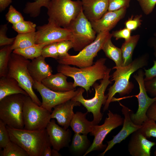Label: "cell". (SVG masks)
Listing matches in <instances>:
<instances>
[{
  "label": "cell",
  "instance_id": "1",
  "mask_svg": "<svg viewBox=\"0 0 156 156\" xmlns=\"http://www.w3.org/2000/svg\"><path fill=\"white\" fill-rule=\"evenodd\" d=\"M148 55L144 54L138 57L127 66H114L115 71L112 75L111 81H114L113 85L108 89V97L103 110H107L114 96L117 93L120 96L129 94L134 88V85L130 81L131 75L135 71L148 65Z\"/></svg>",
  "mask_w": 156,
  "mask_h": 156
},
{
  "label": "cell",
  "instance_id": "2",
  "mask_svg": "<svg viewBox=\"0 0 156 156\" xmlns=\"http://www.w3.org/2000/svg\"><path fill=\"white\" fill-rule=\"evenodd\" d=\"M106 60L105 58H101L97 60L92 66L83 68L59 64L57 66V70L58 72L73 79L75 88L79 86L88 92L96 81L101 80L105 76L108 68L105 64Z\"/></svg>",
  "mask_w": 156,
  "mask_h": 156
},
{
  "label": "cell",
  "instance_id": "3",
  "mask_svg": "<svg viewBox=\"0 0 156 156\" xmlns=\"http://www.w3.org/2000/svg\"><path fill=\"white\" fill-rule=\"evenodd\" d=\"M6 127L11 141L24 149L29 156H42L45 148L51 145L46 129L29 130Z\"/></svg>",
  "mask_w": 156,
  "mask_h": 156
},
{
  "label": "cell",
  "instance_id": "4",
  "mask_svg": "<svg viewBox=\"0 0 156 156\" xmlns=\"http://www.w3.org/2000/svg\"><path fill=\"white\" fill-rule=\"evenodd\" d=\"M30 61L19 54L11 53L6 77L15 79L21 87L27 93L34 102L39 106L41 102L34 91V81L28 69Z\"/></svg>",
  "mask_w": 156,
  "mask_h": 156
},
{
  "label": "cell",
  "instance_id": "5",
  "mask_svg": "<svg viewBox=\"0 0 156 156\" xmlns=\"http://www.w3.org/2000/svg\"><path fill=\"white\" fill-rule=\"evenodd\" d=\"M111 69L108 68L105 76L101 79L100 84H94L95 92L94 96L92 99H86L83 96L85 89L82 87L78 94L71 99L79 102L87 109L88 112H91L93 115V121L96 125H98L101 120L103 114L101 112L102 105H105L108 97L107 95L105 94L108 85L112 83L109 79V75Z\"/></svg>",
  "mask_w": 156,
  "mask_h": 156
},
{
  "label": "cell",
  "instance_id": "6",
  "mask_svg": "<svg viewBox=\"0 0 156 156\" xmlns=\"http://www.w3.org/2000/svg\"><path fill=\"white\" fill-rule=\"evenodd\" d=\"M112 37L109 32L98 33L95 40L85 47L77 55H70L68 54L63 57H59L57 60L60 64L71 65L83 68L92 66L94 58L101 50L106 41Z\"/></svg>",
  "mask_w": 156,
  "mask_h": 156
},
{
  "label": "cell",
  "instance_id": "7",
  "mask_svg": "<svg viewBox=\"0 0 156 156\" xmlns=\"http://www.w3.org/2000/svg\"><path fill=\"white\" fill-rule=\"evenodd\" d=\"M48 20L67 28L82 10L81 1L50 0L47 8Z\"/></svg>",
  "mask_w": 156,
  "mask_h": 156
},
{
  "label": "cell",
  "instance_id": "8",
  "mask_svg": "<svg viewBox=\"0 0 156 156\" xmlns=\"http://www.w3.org/2000/svg\"><path fill=\"white\" fill-rule=\"evenodd\" d=\"M26 96L21 94H15L0 100V120L9 127L24 128L23 109Z\"/></svg>",
  "mask_w": 156,
  "mask_h": 156
},
{
  "label": "cell",
  "instance_id": "9",
  "mask_svg": "<svg viewBox=\"0 0 156 156\" xmlns=\"http://www.w3.org/2000/svg\"><path fill=\"white\" fill-rule=\"evenodd\" d=\"M71 31L73 48L75 51H80L95 39L96 32L91 23L84 15L83 9L78 16L67 28Z\"/></svg>",
  "mask_w": 156,
  "mask_h": 156
},
{
  "label": "cell",
  "instance_id": "10",
  "mask_svg": "<svg viewBox=\"0 0 156 156\" xmlns=\"http://www.w3.org/2000/svg\"><path fill=\"white\" fill-rule=\"evenodd\" d=\"M51 113L26 96L23 109L24 129L40 130L46 129L51 120Z\"/></svg>",
  "mask_w": 156,
  "mask_h": 156
},
{
  "label": "cell",
  "instance_id": "11",
  "mask_svg": "<svg viewBox=\"0 0 156 156\" xmlns=\"http://www.w3.org/2000/svg\"><path fill=\"white\" fill-rule=\"evenodd\" d=\"M107 114L108 116L106 118L103 124L94 126L90 133L94 136L93 142L83 156L93 151L105 150L107 145L103 144V141L107 135L112 130L122 125L124 118L121 115L114 113L110 110H109Z\"/></svg>",
  "mask_w": 156,
  "mask_h": 156
},
{
  "label": "cell",
  "instance_id": "12",
  "mask_svg": "<svg viewBox=\"0 0 156 156\" xmlns=\"http://www.w3.org/2000/svg\"><path fill=\"white\" fill-rule=\"evenodd\" d=\"M144 72L141 69H139L137 74L133 76L138 84L139 92L135 96L138 101V109L135 113L132 111L130 116L133 122L137 125H141L148 119L146 115L147 111L150 106L156 102V96L151 98L147 95L144 86Z\"/></svg>",
  "mask_w": 156,
  "mask_h": 156
},
{
  "label": "cell",
  "instance_id": "13",
  "mask_svg": "<svg viewBox=\"0 0 156 156\" xmlns=\"http://www.w3.org/2000/svg\"><path fill=\"white\" fill-rule=\"evenodd\" d=\"M47 23L36 27V44L51 43L61 41L72 40V34L70 29L62 27L51 20Z\"/></svg>",
  "mask_w": 156,
  "mask_h": 156
},
{
  "label": "cell",
  "instance_id": "14",
  "mask_svg": "<svg viewBox=\"0 0 156 156\" xmlns=\"http://www.w3.org/2000/svg\"><path fill=\"white\" fill-rule=\"evenodd\" d=\"M33 87L40 93L42 99L41 106L51 113L56 106L71 99L79 92L80 88L65 92L53 91L45 86L42 83L34 81Z\"/></svg>",
  "mask_w": 156,
  "mask_h": 156
},
{
  "label": "cell",
  "instance_id": "15",
  "mask_svg": "<svg viewBox=\"0 0 156 156\" xmlns=\"http://www.w3.org/2000/svg\"><path fill=\"white\" fill-rule=\"evenodd\" d=\"M119 104L122 107L121 111L124 117L122 127L116 135L113 136L112 140L107 142V145L104 151L101 154V156H104L115 144L121 142L130 134L139 129L141 127V125H136L132 120L130 114L132 111L120 103Z\"/></svg>",
  "mask_w": 156,
  "mask_h": 156
},
{
  "label": "cell",
  "instance_id": "16",
  "mask_svg": "<svg viewBox=\"0 0 156 156\" xmlns=\"http://www.w3.org/2000/svg\"><path fill=\"white\" fill-rule=\"evenodd\" d=\"M46 129L53 148L59 151L61 149L68 146L71 136V131L69 129L60 127L54 120L52 119Z\"/></svg>",
  "mask_w": 156,
  "mask_h": 156
},
{
  "label": "cell",
  "instance_id": "17",
  "mask_svg": "<svg viewBox=\"0 0 156 156\" xmlns=\"http://www.w3.org/2000/svg\"><path fill=\"white\" fill-rule=\"evenodd\" d=\"M128 145V151L132 156H150L155 142L148 140L138 130L131 134Z\"/></svg>",
  "mask_w": 156,
  "mask_h": 156
},
{
  "label": "cell",
  "instance_id": "18",
  "mask_svg": "<svg viewBox=\"0 0 156 156\" xmlns=\"http://www.w3.org/2000/svg\"><path fill=\"white\" fill-rule=\"evenodd\" d=\"M81 103L72 99L55 106L51 113V118L55 119L58 124L67 129L75 114L73 109L75 106H79Z\"/></svg>",
  "mask_w": 156,
  "mask_h": 156
},
{
  "label": "cell",
  "instance_id": "19",
  "mask_svg": "<svg viewBox=\"0 0 156 156\" xmlns=\"http://www.w3.org/2000/svg\"><path fill=\"white\" fill-rule=\"evenodd\" d=\"M127 8L115 11H107L98 20L90 22L96 33L109 32L125 16Z\"/></svg>",
  "mask_w": 156,
  "mask_h": 156
},
{
  "label": "cell",
  "instance_id": "20",
  "mask_svg": "<svg viewBox=\"0 0 156 156\" xmlns=\"http://www.w3.org/2000/svg\"><path fill=\"white\" fill-rule=\"evenodd\" d=\"M83 14L90 22L99 20L108 11V0H81Z\"/></svg>",
  "mask_w": 156,
  "mask_h": 156
},
{
  "label": "cell",
  "instance_id": "21",
  "mask_svg": "<svg viewBox=\"0 0 156 156\" xmlns=\"http://www.w3.org/2000/svg\"><path fill=\"white\" fill-rule=\"evenodd\" d=\"M45 58L41 56L32 60L28 64L29 73L34 81L42 83L52 74V68L46 62Z\"/></svg>",
  "mask_w": 156,
  "mask_h": 156
},
{
  "label": "cell",
  "instance_id": "22",
  "mask_svg": "<svg viewBox=\"0 0 156 156\" xmlns=\"http://www.w3.org/2000/svg\"><path fill=\"white\" fill-rule=\"evenodd\" d=\"M67 77L60 72L52 74L43 80L42 83L47 88L56 92H65L76 89L73 82L67 81Z\"/></svg>",
  "mask_w": 156,
  "mask_h": 156
},
{
  "label": "cell",
  "instance_id": "23",
  "mask_svg": "<svg viewBox=\"0 0 156 156\" xmlns=\"http://www.w3.org/2000/svg\"><path fill=\"white\" fill-rule=\"evenodd\" d=\"M88 112L83 113L77 112L75 113L70 126L75 133L87 135L92 131L95 125L93 121L88 120L86 116Z\"/></svg>",
  "mask_w": 156,
  "mask_h": 156
},
{
  "label": "cell",
  "instance_id": "24",
  "mask_svg": "<svg viewBox=\"0 0 156 156\" xmlns=\"http://www.w3.org/2000/svg\"><path fill=\"white\" fill-rule=\"evenodd\" d=\"M18 94L28 96L14 78L6 76L0 77V100L7 96Z\"/></svg>",
  "mask_w": 156,
  "mask_h": 156
},
{
  "label": "cell",
  "instance_id": "25",
  "mask_svg": "<svg viewBox=\"0 0 156 156\" xmlns=\"http://www.w3.org/2000/svg\"><path fill=\"white\" fill-rule=\"evenodd\" d=\"M140 38V36L136 35L131 36L130 38L122 44L121 50L122 55V66L127 65L133 61L132 55Z\"/></svg>",
  "mask_w": 156,
  "mask_h": 156
},
{
  "label": "cell",
  "instance_id": "26",
  "mask_svg": "<svg viewBox=\"0 0 156 156\" xmlns=\"http://www.w3.org/2000/svg\"><path fill=\"white\" fill-rule=\"evenodd\" d=\"M91 145L87 135L75 133L70 149L72 153L76 155L84 154Z\"/></svg>",
  "mask_w": 156,
  "mask_h": 156
},
{
  "label": "cell",
  "instance_id": "27",
  "mask_svg": "<svg viewBox=\"0 0 156 156\" xmlns=\"http://www.w3.org/2000/svg\"><path fill=\"white\" fill-rule=\"evenodd\" d=\"M112 38H109L106 41L102 50L107 57L114 61L116 66H122V61L121 49L113 44L111 40Z\"/></svg>",
  "mask_w": 156,
  "mask_h": 156
},
{
  "label": "cell",
  "instance_id": "28",
  "mask_svg": "<svg viewBox=\"0 0 156 156\" xmlns=\"http://www.w3.org/2000/svg\"><path fill=\"white\" fill-rule=\"evenodd\" d=\"M36 31L24 34H18L14 42L11 45L13 50L17 49H23L35 45Z\"/></svg>",
  "mask_w": 156,
  "mask_h": 156
},
{
  "label": "cell",
  "instance_id": "29",
  "mask_svg": "<svg viewBox=\"0 0 156 156\" xmlns=\"http://www.w3.org/2000/svg\"><path fill=\"white\" fill-rule=\"evenodd\" d=\"M49 44L50 43L35 44L26 48L15 49L12 52L20 55L26 59L32 60L41 56L43 48Z\"/></svg>",
  "mask_w": 156,
  "mask_h": 156
},
{
  "label": "cell",
  "instance_id": "30",
  "mask_svg": "<svg viewBox=\"0 0 156 156\" xmlns=\"http://www.w3.org/2000/svg\"><path fill=\"white\" fill-rule=\"evenodd\" d=\"M50 0H35L34 2H28L25 5L23 12L25 14H29L31 17H36L39 15L42 7L47 8Z\"/></svg>",
  "mask_w": 156,
  "mask_h": 156
},
{
  "label": "cell",
  "instance_id": "31",
  "mask_svg": "<svg viewBox=\"0 0 156 156\" xmlns=\"http://www.w3.org/2000/svg\"><path fill=\"white\" fill-rule=\"evenodd\" d=\"M13 50L11 45L4 46L0 50V77L7 76L11 55Z\"/></svg>",
  "mask_w": 156,
  "mask_h": 156
},
{
  "label": "cell",
  "instance_id": "32",
  "mask_svg": "<svg viewBox=\"0 0 156 156\" xmlns=\"http://www.w3.org/2000/svg\"><path fill=\"white\" fill-rule=\"evenodd\" d=\"M0 156H29L23 148L10 141L3 149L0 151Z\"/></svg>",
  "mask_w": 156,
  "mask_h": 156
},
{
  "label": "cell",
  "instance_id": "33",
  "mask_svg": "<svg viewBox=\"0 0 156 156\" xmlns=\"http://www.w3.org/2000/svg\"><path fill=\"white\" fill-rule=\"evenodd\" d=\"M138 130L147 138H156V123L154 120L148 119L142 123Z\"/></svg>",
  "mask_w": 156,
  "mask_h": 156
},
{
  "label": "cell",
  "instance_id": "34",
  "mask_svg": "<svg viewBox=\"0 0 156 156\" xmlns=\"http://www.w3.org/2000/svg\"><path fill=\"white\" fill-rule=\"evenodd\" d=\"M12 28L18 34H24L35 32L36 25L29 21L23 20L12 24Z\"/></svg>",
  "mask_w": 156,
  "mask_h": 156
},
{
  "label": "cell",
  "instance_id": "35",
  "mask_svg": "<svg viewBox=\"0 0 156 156\" xmlns=\"http://www.w3.org/2000/svg\"><path fill=\"white\" fill-rule=\"evenodd\" d=\"M148 41L150 46L153 48L156 59L153 61L154 64L152 67L147 69H144V81L156 77V38H151Z\"/></svg>",
  "mask_w": 156,
  "mask_h": 156
},
{
  "label": "cell",
  "instance_id": "36",
  "mask_svg": "<svg viewBox=\"0 0 156 156\" xmlns=\"http://www.w3.org/2000/svg\"><path fill=\"white\" fill-rule=\"evenodd\" d=\"M5 17L6 20L12 24L24 20L21 14L12 5H10L9 7L8 11L5 14Z\"/></svg>",
  "mask_w": 156,
  "mask_h": 156
},
{
  "label": "cell",
  "instance_id": "37",
  "mask_svg": "<svg viewBox=\"0 0 156 156\" xmlns=\"http://www.w3.org/2000/svg\"><path fill=\"white\" fill-rule=\"evenodd\" d=\"M57 42L51 43L45 45L42 49L41 56L45 58L50 57L57 60L59 56Z\"/></svg>",
  "mask_w": 156,
  "mask_h": 156
},
{
  "label": "cell",
  "instance_id": "38",
  "mask_svg": "<svg viewBox=\"0 0 156 156\" xmlns=\"http://www.w3.org/2000/svg\"><path fill=\"white\" fill-rule=\"evenodd\" d=\"M11 141L6 125L0 120V148H4Z\"/></svg>",
  "mask_w": 156,
  "mask_h": 156
},
{
  "label": "cell",
  "instance_id": "39",
  "mask_svg": "<svg viewBox=\"0 0 156 156\" xmlns=\"http://www.w3.org/2000/svg\"><path fill=\"white\" fill-rule=\"evenodd\" d=\"M142 16L141 14L131 16L125 23V28L131 31L137 29L142 24Z\"/></svg>",
  "mask_w": 156,
  "mask_h": 156
},
{
  "label": "cell",
  "instance_id": "40",
  "mask_svg": "<svg viewBox=\"0 0 156 156\" xmlns=\"http://www.w3.org/2000/svg\"><path fill=\"white\" fill-rule=\"evenodd\" d=\"M72 42L70 40H65L57 42V48L59 57H63L68 53V51L73 48Z\"/></svg>",
  "mask_w": 156,
  "mask_h": 156
},
{
  "label": "cell",
  "instance_id": "41",
  "mask_svg": "<svg viewBox=\"0 0 156 156\" xmlns=\"http://www.w3.org/2000/svg\"><path fill=\"white\" fill-rule=\"evenodd\" d=\"M130 0H108V11H115L122 8H128Z\"/></svg>",
  "mask_w": 156,
  "mask_h": 156
},
{
  "label": "cell",
  "instance_id": "42",
  "mask_svg": "<svg viewBox=\"0 0 156 156\" xmlns=\"http://www.w3.org/2000/svg\"><path fill=\"white\" fill-rule=\"evenodd\" d=\"M8 28L7 24L1 25L0 28V46H4L8 45H12L15 40V37L8 38L6 35Z\"/></svg>",
  "mask_w": 156,
  "mask_h": 156
},
{
  "label": "cell",
  "instance_id": "43",
  "mask_svg": "<svg viewBox=\"0 0 156 156\" xmlns=\"http://www.w3.org/2000/svg\"><path fill=\"white\" fill-rule=\"evenodd\" d=\"M144 13L148 15L153 11L156 4V0H137Z\"/></svg>",
  "mask_w": 156,
  "mask_h": 156
},
{
  "label": "cell",
  "instance_id": "44",
  "mask_svg": "<svg viewBox=\"0 0 156 156\" xmlns=\"http://www.w3.org/2000/svg\"><path fill=\"white\" fill-rule=\"evenodd\" d=\"M131 31L128 29L125 28L114 31L112 34V36L116 40L122 38L124 39L125 40H126L131 37Z\"/></svg>",
  "mask_w": 156,
  "mask_h": 156
},
{
  "label": "cell",
  "instance_id": "45",
  "mask_svg": "<svg viewBox=\"0 0 156 156\" xmlns=\"http://www.w3.org/2000/svg\"><path fill=\"white\" fill-rule=\"evenodd\" d=\"M144 86L147 93L151 96H156V77L144 81Z\"/></svg>",
  "mask_w": 156,
  "mask_h": 156
},
{
  "label": "cell",
  "instance_id": "46",
  "mask_svg": "<svg viewBox=\"0 0 156 156\" xmlns=\"http://www.w3.org/2000/svg\"><path fill=\"white\" fill-rule=\"evenodd\" d=\"M146 115L148 118L156 121V102L153 103L148 109Z\"/></svg>",
  "mask_w": 156,
  "mask_h": 156
},
{
  "label": "cell",
  "instance_id": "47",
  "mask_svg": "<svg viewBox=\"0 0 156 156\" xmlns=\"http://www.w3.org/2000/svg\"><path fill=\"white\" fill-rule=\"evenodd\" d=\"M12 0H0V12L5 10L12 3Z\"/></svg>",
  "mask_w": 156,
  "mask_h": 156
},
{
  "label": "cell",
  "instance_id": "48",
  "mask_svg": "<svg viewBox=\"0 0 156 156\" xmlns=\"http://www.w3.org/2000/svg\"><path fill=\"white\" fill-rule=\"evenodd\" d=\"M51 146V145L47 146L45 148L42 156H52V149Z\"/></svg>",
  "mask_w": 156,
  "mask_h": 156
},
{
  "label": "cell",
  "instance_id": "49",
  "mask_svg": "<svg viewBox=\"0 0 156 156\" xmlns=\"http://www.w3.org/2000/svg\"><path fill=\"white\" fill-rule=\"evenodd\" d=\"M58 151L53 148L52 149V156H60L61 154L58 152Z\"/></svg>",
  "mask_w": 156,
  "mask_h": 156
},
{
  "label": "cell",
  "instance_id": "50",
  "mask_svg": "<svg viewBox=\"0 0 156 156\" xmlns=\"http://www.w3.org/2000/svg\"><path fill=\"white\" fill-rule=\"evenodd\" d=\"M154 155L155 156H156V150L154 152Z\"/></svg>",
  "mask_w": 156,
  "mask_h": 156
},
{
  "label": "cell",
  "instance_id": "51",
  "mask_svg": "<svg viewBox=\"0 0 156 156\" xmlns=\"http://www.w3.org/2000/svg\"><path fill=\"white\" fill-rule=\"evenodd\" d=\"M154 35L155 37L156 38V32H155L154 34Z\"/></svg>",
  "mask_w": 156,
  "mask_h": 156
}]
</instances>
